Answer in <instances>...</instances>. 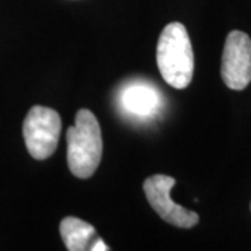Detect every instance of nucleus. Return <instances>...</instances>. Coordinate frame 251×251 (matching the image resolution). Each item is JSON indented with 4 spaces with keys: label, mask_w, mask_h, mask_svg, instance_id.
<instances>
[{
    "label": "nucleus",
    "mask_w": 251,
    "mask_h": 251,
    "mask_svg": "<svg viewBox=\"0 0 251 251\" xmlns=\"http://www.w3.org/2000/svg\"><path fill=\"white\" fill-rule=\"evenodd\" d=\"M156 63L163 80L176 90H184L193 80L194 53L187 29L180 23L163 28L158 48Z\"/></svg>",
    "instance_id": "1"
},
{
    "label": "nucleus",
    "mask_w": 251,
    "mask_h": 251,
    "mask_svg": "<svg viewBox=\"0 0 251 251\" xmlns=\"http://www.w3.org/2000/svg\"><path fill=\"white\" fill-rule=\"evenodd\" d=\"M67 163L78 179L91 177L102 158V134L95 115L88 109H80L75 115V125L69 127Z\"/></svg>",
    "instance_id": "2"
},
{
    "label": "nucleus",
    "mask_w": 251,
    "mask_h": 251,
    "mask_svg": "<svg viewBox=\"0 0 251 251\" xmlns=\"http://www.w3.org/2000/svg\"><path fill=\"white\" fill-rule=\"evenodd\" d=\"M62 131L59 113L46 106H32L23 126V135L29 155L38 161L49 158L57 148Z\"/></svg>",
    "instance_id": "3"
},
{
    "label": "nucleus",
    "mask_w": 251,
    "mask_h": 251,
    "mask_svg": "<svg viewBox=\"0 0 251 251\" xmlns=\"http://www.w3.org/2000/svg\"><path fill=\"white\" fill-rule=\"evenodd\" d=\"M176 180L166 175H155L144 181V193L153 211L168 224L188 229L198 224L200 216L176 204L171 198V190Z\"/></svg>",
    "instance_id": "4"
},
{
    "label": "nucleus",
    "mask_w": 251,
    "mask_h": 251,
    "mask_svg": "<svg viewBox=\"0 0 251 251\" xmlns=\"http://www.w3.org/2000/svg\"><path fill=\"white\" fill-rule=\"evenodd\" d=\"M221 75L234 91L244 90L251 81V39L242 31H232L225 42Z\"/></svg>",
    "instance_id": "5"
},
{
    "label": "nucleus",
    "mask_w": 251,
    "mask_h": 251,
    "mask_svg": "<svg viewBox=\"0 0 251 251\" xmlns=\"http://www.w3.org/2000/svg\"><path fill=\"white\" fill-rule=\"evenodd\" d=\"M162 103L161 92L147 81H130L119 92L120 109L137 119L153 117L161 110Z\"/></svg>",
    "instance_id": "6"
},
{
    "label": "nucleus",
    "mask_w": 251,
    "mask_h": 251,
    "mask_svg": "<svg viewBox=\"0 0 251 251\" xmlns=\"http://www.w3.org/2000/svg\"><path fill=\"white\" fill-rule=\"evenodd\" d=\"M60 234L69 251L91 250V246L98 237L92 225L74 216H67L63 219L60 224Z\"/></svg>",
    "instance_id": "7"
},
{
    "label": "nucleus",
    "mask_w": 251,
    "mask_h": 251,
    "mask_svg": "<svg viewBox=\"0 0 251 251\" xmlns=\"http://www.w3.org/2000/svg\"><path fill=\"white\" fill-rule=\"evenodd\" d=\"M109 247L103 243V240L102 239H99V237H97V240L94 242V244L91 246V250L90 251H108Z\"/></svg>",
    "instance_id": "8"
}]
</instances>
